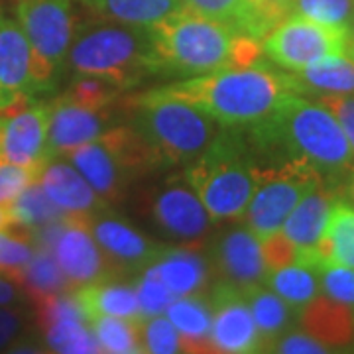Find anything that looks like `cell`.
<instances>
[{
  "label": "cell",
  "mask_w": 354,
  "mask_h": 354,
  "mask_svg": "<svg viewBox=\"0 0 354 354\" xmlns=\"http://www.w3.org/2000/svg\"><path fill=\"white\" fill-rule=\"evenodd\" d=\"M346 53H348V57L354 62V41L353 44H348V51H346Z\"/></svg>",
  "instance_id": "cell-49"
},
{
  "label": "cell",
  "mask_w": 354,
  "mask_h": 354,
  "mask_svg": "<svg viewBox=\"0 0 354 354\" xmlns=\"http://www.w3.org/2000/svg\"><path fill=\"white\" fill-rule=\"evenodd\" d=\"M260 244H262V256H264L268 274L283 268V266L295 264L299 260V250L295 248V244L281 230L262 239Z\"/></svg>",
  "instance_id": "cell-41"
},
{
  "label": "cell",
  "mask_w": 354,
  "mask_h": 354,
  "mask_svg": "<svg viewBox=\"0 0 354 354\" xmlns=\"http://www.w3.org/2000/svg\"><path fill=\"white\" fill-rule=\"evenodd\" d=\"M134 288H136V297H138L140 311H142L144 319L164 315L167 305L176 299V295L169 291V288L162 281V278L156 274L152 266L146 272L140 274Z\"/></svg>",
  "instance_id": "cell-38"
},
{
  "label": "cell",
  "mask_w": 354,
  "mask_h": 354,
  "mask_svg": "<svg viewBox=\"0 0 354 354\" xmlns=\"http://www.w3.org/2000/svg\"><path fill=\"white\" fill-rule=\"evenodd\" d=\"M50 102H32L10 116H4L0 136V162L32 169L39 177L53 160L48 148Z\"/></svg>",
  "instance_id": "cell-15"
},
{
  "label": "cell",
  "mask_w": 354,
  "mask_h": 354,
  "mask_svg": "<svg viewBox=\"0 0 354 354\" xmlns=\"http://www.w3.org/2000/svg\"><path fill=\"white\" fill-rule=\"evenodd\" d=\"M87 223L114 278L140 276L167 250V244L152 241L127 221L109 215V209L88 216Z\"/></svg>",
  "instance_id": "cell-12"
},
{
  "label": "cell",
  "mask_w": 354,
  "mask_h": 354,
  "mask_svg": "<svg viewBox=\"0 0 354 354\" xmlns=\"http://www.w3.org/2000/svg\"><path fill=\"white\" fill-rule=\"evenodd\" d=\"M185 179L215 223L244 216L258 183V164L242 128H223L185 169Z\"/></svg>",
  "instance_id": "cell-5"
},
{
  "label": "cell",
  "mask_w": 354,
  "mask_h": 354,
  "mask_svg": "<svg viewBox=\"0 0 354 354\" xmlns=\"http://www.w3.org/2000/svg\"><path fill=\"white\" fill-rule=\"evenodd\" d=\"M101 353L111 354H138L142 353L140 344V323L122 319V317H99L91 323Z\"/></svg>",
  "instance_id": "cell-34"
},
{
  "label": "cell",
  "mask_w": 354,
  "mask_h": 354,
  "mask_svg": "<svg viewBox=\"0 0 354 354\" xmlns=\"http://www.w3.org/2000/svg\"><path fill=\"white\" fill-rule=\"evenodd\" d=\"M26 301L24 290L10 279L0 274V305H20Z\"/></svg>",
  "instance_id": "cell-46"
},
{
  "label": "cell",
  "mask_w": 354,
  "mask_h": 354,
  "mask_svg": "<svg viewBox=\"0 0 354 354\" xmlns=\"http://www.w3.org/2000/svg\"><path fill=\"white\" fill-rule=\"evenodd\" d=\"M160 75L193 77L241 69L260 62L262 44L183 8L150 28Z\"/></svg>",
  "instance_id": "cell-2"
},
{
  "label": "cell",
  "mask_w": 354,
  "mask_h": 354,
  "mask_svg": "<svg viewBox=\"0 0 354 354\" xmlns=\"http://www.w3.org/2000/svg\"><path fill=\"white\" fill-rule=\"evenodd\" d=\"M264 286L278 293L293 311H301L321 293L319 266L304 262L283 266L268 274Z\"/></svg>",
  "instance_id": "cell-30"
},
{
  "label": "cell",
  "mask_w": 354,
  "mask_h": 354,
  "mask_svg": "<svg viewBox=\"0 0 354 354\" xmlns=\"http://www.w3.org/2000/svg\"><path fill=\"white\" fill-rule=\"evenodd\" d=\"M75 299L87 323H93L99 317H122L136 323L144 321L136 288L122 283L118 278L83 286L75 291Z\"/></svg>",
  "instance_id": "cell-21"
},
{
  "label": "cell",
  "mask_w": 354,
  "mask_h": 354,
  "mask_svg": "<svg viewBox=\"0 0 354 354\" xmlns=\"http://www.w3.org/2000/svg\"><path fill=\"white\" fill-rule=\"evenodd\" d=\"M14 225V215L10 207H0V230Z\"/></svg>",
  "instance_id": "cell-47"
},
{
  "label": "cell",
  "mask_w": 354,
  "mask_h": 354,
  "mask_svg": "<svg viewBox=\"0 0 354 354\" xmlns=\"http://www.w3.org/2000/svg\"><path fill=\"white\" fill-rule=\"evenodd\" d=\"M32 230L20 225H10L0 230V274L18 283L24 268L36 254Z\"/></svg>",
  "instance_id": "cell-32"
},
{
  "label": "cell",
  "mask_w": 354,
  "mask_h": 354,
  "mask_svg": "<svg viewBox=\"0 0 354 354\" xmlns=\"http://www.w3.org/2000/svg\"><path fill=\"white\" fill-rule=\"evenodd\" d=\"M130 127L153 148L162 164H191L221 134L223 127L201 109L152 88L127 101Z\"/></svg>",
  "instance_id": "cell-6"
},
{
  "label": "cell",
  "mask_w": 354,
  "mask_h": 354,
  "mask_svg": "<svg viewBox=\"0 0 354 354\" xmlns=\"http://www.w3.org/2000/svg\"><path fill=\"white\" fill-rule=\"evenodd\" d=\"M207 297L213 305V323L209 333L211 351L230 354L260 353L262 342L246 295L227 286L213 283Z\"/></svg>",
  "instance_id": "cell-16"
},
{
  "label": "cell",
  "mask_w": 354,
  "mask_h": 354,
  "mask_svg": "<svg viewBox=\"0 0 354 354\" xmlns=\"http://www.w3.org/2000/svg\"><path fill=\"white\" fill-rule=\"evenodd\" d=\"M348 195H351V201L354 203V174L353 179H351V185H348Z\"/></svg>",
  "instance_id": "cell-48"
},
{
  "label": "cell",
  "mask_w": 354,
  "mask_h": 354,
  "mask_svg": "<svg viewBox=\"0 0 354 354\" xmlns=\"http://www.w3.org/2000/svg\"><path fill=\"white\" fill-rule=\"evenodd\" d=\"M38 181V176L22 165L0 162V207H12L26 187Z\"/></svg>",
  "instance_id": "cell-40"
},
{
  "label": "cell",
  "mask_w": 354,
  "mask_h": 354,
  "mask_svg": "<svg viewBox=\"0 0 354 354\" xmlns=\"http://www.w3.org/2000/svg\"><path fill=\"white\" fill-rule=\"evenodd\" d=\"M67 69L73 75L106 79L122 91L146 77L160 75L150 30L109 20L77 28Z\"/></svg>",
  "instance_id": "cell-4"
},
{
  "label": "cell",
  "mask_w": 354,
  "mask_h": 354,
  "mask_svg": "<svg viewBox=\"0 0 354 354\" xmlns=\"http://www.w3.org/2000/svg\"><path fill=\"white\" fill-rule=\"evenodd\" d=\"M95 20L150 30L165 18L187 8L183 0H77Z\"/></svg>",
  "instance_id": "cell-23"
},
{
  "label": "cell",
  "mask_w": 354,
  "mask_h": 354,
  "mask_svg": "<svg viewBox=\"0 0 354 354\" xmlns=\"http://www.w3.org/2000/svg\"><path fill=\"white\" fill-rule=\"evenodd\" d=\"M291 14H299L315 22L353 28L354 0H293Z\"/></svg>",
  "instance_id": "cell-36"
},
{
  "label": "cell",
  "mask_w": 354,
  "mask_h": 354,
  "mask_svg": "<svg viewBox=\"0 0 354 354\" xmlns=\"http://www.w3.org/2000/svg\"><path fill=\"white\" fill-rule=\"evenodd\" d=\"M160 91L201 109L223 128L254 127L276 113L291 95L301 93L295 77L260 62L241 69L187 77Z\"/></svg>",
  "instance_id": "cell-1"
},
{
  "label": "cell",
  "mask_w": 354,
  "mask_h": 354,
  "mask_svg": "<svg viewBox=\"0 0 354 354\" xmlns=\"http://www.w3.org/2000/svg\"><path fill=\"white\" fill-rule=\"evenodd\" d=\"M335 197L329 189L319 185L313 191H309L301 201L295 205L290 216L286 218L281 232L290 239L295 248L299 250V260L304 264H317V246L327 228L329 215ZM319 266V264H317Z\"/></svg>",
  "instance_id": "cell-20"
},
{
  "label": "cell",
  "mask_w": 354,
  "mask_h": 354,
  "mask_svg": "<svg viewBox=\"0 0 354 354\" xmlns=\"http://www.w3.org/2000/svg\"><path fill=\"white\" fill-rule=\"evenodd\" d=\"M351 30L315 22L299 14H290L262 39L264 53L279 67L299 71L329 55L348 51Z\"/></svg>",
  "instance_id": "cell-11"
},
{
  "label": "cell",
  "mask_w": 354,
  "mask_h": 354,
  "mask_svg": "<svg viewBox=\"0 0 354 354\" xmlns=\"http://www.w3.org/2000/svg\"><path fill=\"white\" fill-rule=\"evenodd\" d=\"M120 95H122V88L116 87L106 79L95 75H75L62 97L91 111H104V109H111V104Z\"/></svg>",
  "instance_id": "cell-35"
},
{
  "label": "cell",
  "mask_w": 354,
  "mask_h": 354,
  "mask_svg": "<svg viewBox=\"0 0 354 354\" xmlns=\"http://www.w3.org/2000/svg\"><path fill=\"white\" fill-rule=\"evenodd\" d=\"M315 256L317 264H339L354 270V205L335 201Z\"/></svg>",
  "instance_id": "cell-26"
},
{
  "label": "cell",
  "mask_w": 354,
  "mask_h": 354,
  "mask_svg": "<svg viewBox=\"0 0 354 354\" xmlns=\"http://www.w3.org/2000/svg\"><path fill=\"white\" fill-rule=\"evenodd\" d=\"M321 293L354 307V270L339 264H319Z\"/></svg>",
  "instance_id": "cell-39"
},
{
  "label": "cell",
  "mask_w": 354,
  "mask_h": 354,
  "mask_svg": "<svg viewBox=\"0 0 354 354\" xmlns=\"http://www.w3.org/2000/svg\"><path fill=\"white\" fill-rule=\"evenodd\" d=\"M28 319L20 305H0V351H10L14 342L24 337Z\"/></svg>",
  "instance_id": "cell-42"
},
{
  "label": "cell",
  "mask_w": 354,
  "mask_h": 354,
  "mask_svg": "<svg viewBox=\"0 0 354 354\" xmlns=\"http://www.w3.org/2000/svg\"><path fill=\"white\" fill-rule=\"evenodd\" d=\"M14 12L32 51L34 91L50 93L64 77L75 38L73 0H14Z\"/></svg>",
  "instance_id": "cell-8"
},
{
  "label": "cell",
  "mask_w": 354,
  "mask_h": 354,
  "mask_svg": "<svg viewBox=\"0 0 354 354\" xmlns=\"http://www.w3.org/2000/svg\"><path fill=\"white\" fill-rule=\"evenodd\" d=\"M209 268L211 283L227 286L244 295L264 286L268 278L260 239L248 227L232 228L215 242Z\"/></svg>",
  "instance_id": "cell-13"
},
{
  "label": "cell",
  "mask_w": 354,
  "mask_h": 354,
  "mask_svg": "<svg viewBox=\"0 0 354 354\" xmlns=\"http://www.w3.org/2000/svg\"><path fill=\"white\" fill-rule=\"evenodd\" d=\"M165 317L179 330L183 353H213L209 341L211 323H213V305L209 301L207 293L176 297L167 305Z\"/></svg>",
  "instance_id": "cell-25"
},
{
  "label": "cell",
  "mask_w": 354,
  "mask_h": 354,
  "mask_svg": "<svg viewBox=\"0 0 354 354\" xmlns=\"http://www.w3.org/2000/svg\"><path fill=\"white\" fill-rule=\"evenodd\" d=\"M319 185L321 174L305 162L258 165V183L244 213L246 227L260 241L278 232L295 205Z\"/></svg>",
  "instance_id": "cell-9"
},
{
  "label": "cell",
  "mask_w": 354,
  "mask_h": 354,
  "mask_svg": "<svg viewBox=\"0 0 354 354\" xmlns=\"http://www.w3.org/2000/svg\"><path fill=\"white\" fill-rule=\"evenodd\" d=\"M111 122V109L91 111L57 97L50 102L48 148L51 158H67L75 148L99 138Z\"/></svg>",
  "instance_id": "cell-18"
},
{
  "label": "cell",
  "mask_w": 354,
  "mask_h": 354,
  "mask_svg": "<svg viewBox=\"0 0 354 354\" xmlns=\"http://www.w3.org/2000/svg\"><path fill=\"white\" fill-rule=\"evenodd\" d=\"M140 344H142V353H183L179 330L174 327V323L165 317V313L148 317L140 323Z\"/></svg>",
  "instance_id": "cell-37"
},
{
  "label": "cell",
  "mask_w": 354,
  "mask_h": 354,
  "mask_svg": "<svg viewBox=\"0 0 354 354\" xmlns=\"http://www.w3.org/2000/svg\"><path fill=\"white\" fill-rule=\"evenodd\" d=\"M140 207L160 236L195 250L209 241L215 223L185 177L167 179L162 187L144 193Z\"/></svg>",
  "instance_id": "cell-10"
},
{
  "label": "cell",
  "mask_w": 354,
  "mask_h": 354,
  "mask_svg": "<svg viewBox=\"0 0 354 354\" xmlns=\"http://www.w3.org/2000/svg\"><path fill=\"white\" fill-rule=\"evenodd\" d=\"M2 128H4V116H0V136H2Z\"/></svg>",
  "instance_id": "cell-50"
},
{
  "label": "cell",
  "mask_w": 354,
  "mask_h": 354,
  "mask_svg": "<svg viewBox=\"0 0 354 354\" xmlns=\"http://www.w3.org/2000/svg\"><path fill=\"white\" fill-rule=\"evenodd\" d=\"M270 353H283V354H323L330 353L327 344L317 341L305 330H288L274 342Z\"/></svg>",
  "instance_id": "cell-43"
},
{
  "label": "cell",
  "mask_w": 354,
  "mask_h": 354,
  "mask_svg": "<svg viewBox=\"0 0 354 354\" xmlns=\"http://www.w3.org/2000/svg\"><path fill=\"white\" fill-rule=\"evenodd\" d=\"M293 73L301 93L307 87L321 95H354V62L348 53L323 57Z\"/></svg>",
  "instance_id": "cell-29"
},
{
  "label": "cell",
  "mask_w": 354,
  "mask_h": 354,
  "mask_svg": "<svg viewBox=\"0 0 354 354\" xmlns=\"http://www.w3.org/2000/svg\"><path fill=\"white\" fill-rule=\"evenodd\" d=\"M254 8L258 10V14L264 18V22L268 28H276V26L288 18L291 14V4L293 0H252Z\"/></svg>",
  "instance_id": "cell-45"
},
{
  "label": "cell",
  "mask_w": 354,
  "mask_h": 354,
  "mask_svg": "<svg viewBox=\"0 0 354 354\" xmlns=\"http://www.w3.org/2000/svg\"><path fill=\"white\" fill-rule=\"evenodd\" d=\"M152 268L176 297L207 293L211 286L209 262L195 252V248L167 246Z\"/></svg>",
  "instance_id": "cell-22"
},
{
  "label": "cell",
  "mask_w": 354,
  "mask_h": 354,
  "mask_svg": "<svg viewBox=\"0 0 354 354\" xmlns=\"http://www.w3.org/2000/svg\"><path fill=\"white\" fill-rule=\"evenodd\" d=\"M36 95L32 51L22 26L0 10V116H10Z\"/></svg>",
  "instance_id": "cell-17"
},
{
  "label": "cell",
  "mask_w": 354,
  "mask_h": 354,
  "mask_svg": "<svg viewBox=\"0 0 354 354\" xmlns=\"http://www.w3.org/2000/svg\"><path fill=\"white\" fill-rule=\"evenodd\" d=\"M246 301L250 305L254 323L260 335L262 353L270 351L274 342L278 341L283 333L290 330L293 309L268 286H258L248 291Z\"/></svg>",
  "instance_id": "cell-28"
},
{
  "label": "cell",
  "mask_w": 354,
  "mask_h": 354,
  "mask_svg": "<svg viewBox=\"0 0 354 354\" xmlns=\"http://www.w3.org/2000/svg\"><path fill=\"white\" fill-rule=\"evenodd\" d=\"M185 6L203 14L236 34L264 39L270 28L254 8L252 0H183Z\"/></svg>",
  "instance_id": "cell-27"
},
{
  "label": "cell",
  "mask_w": 354,
  "mask_h": 354,
  "mask_svg": "<svg viewBox=\"0 0 354 354\" xmlns=\"http://www.w3.org/2000/svg\"><path fill=\"white\" fill-rule=\"evenodd\" d=\"M87 218L88 216L65 213L62 227L51 244V252L71 290L114 278L101 246L88 228Z\"/></svg>",
  "instance_id": "cell-14"
},
{
  "label": "cell",
  "mask_w": 354,
  "mask_h": 354,
  "mask_svg": "<svg viewBox=\"0 0 354 354\" xmlns=\"http://www.w3.org/2000/svg\"><path fill=\"white\" fill-rule=\"evenodd\" d=\"M38 183L51 201L67 215L91 216L109 209V203L91 187L83 174L71 162L53 158L41 169Z\"/></svg>",
  "instance_id": "cell-19"
},
{
  "label": "cell",
  "mask_w": 354,
  "mask_h": 354,
  "mask_svg": "<svg viewBox=\"0 0 354 354\" xmlns=\"http://www.w3.org/2000/svg\"><path fill=\"white\" fill-rule=\"evenodd\" d=\"M10 209L14 215V225H20L30 230L51 225L65 216L64 211L46 195V191L41 189L38 181L26 187Z\"/></svg>",
  "instance_id": "cell-33"
},
{
  "label": "cell",
  "mask_w": 354,
  "mask_h": 354,
  "mask_svg": "<svg viewBox=\"0 0 354 354\" xmlns=\"http://www.w3.org/2000/svg\"><path fill=\"white\" fill-rule=\"evenodd\" d=\"M250 132V148L256 152H281L283 162H305L319 174H339L351 167L354 150L339 120L321 102L291 95L272 116L242 128Z\"/></svg>",
  "instance_id": "cell-3"
},
{
  "label": "cell",
  "mask_w": 354,
  "mask_h": 354,
  "mask_svg": "<svg viewBox=\"0 0 354 354\" xmlns=\"http://www.w3.org/2000/svg\"><path fill=\"white\" fill-rule=\"evenodd\" d=\"M353 28H354V20H353Z\"/></svg>",
  "instance_id": "cell-51"
},
{
  "label": "cell",
  "mask_w": 354,
  "mask_h": 354,
  "mask_svg": "<svg viewBox=\"0 0 354 354\" xmlns=\"http://www.w3.org/2000/svg\"><path fill=\"white\" fill-rule=\"evenodd\" d=\"M319 102L339 120L354 150V95H323Z\"/></svg>",
  "instance_id": "cell-44"
},
{
  "label": "cell",
  "mask_w": 354,
  "mask_h": 354,
  "mask_svg": "<svg viewBox=\"0 0 354 354\" xmlns=\"http://www.w3.org/2000/svg\"><path fill=\"white\" fill-rule=\"evenodd\" d=\"M301 327L327 346H344L354 339V307L319 293L301 309Z\"/></svg>",
  "instance_id": "cell-24"
},
{
  "label": "cell",
  "mask_w": 354,
  "mask_h": 354,
  "mask_svg": "<svg viewBox=\"0 0 354 354\" xmlns=\"http://www.w3.org/2000/svg\"><path fill=\"white\" fill-rule=\"evenodd\" d=\"M18 286L24 290L26 299H30L32 304L55 293L71 291V286L57 264L53 252L44 246L36 248L34 258L26 266L22 276L18 279Z\"/></svg>",
  "instance_id": "cell-31"
},
{
  "label": "cell",
  "mask_w": 354,
  "mask_h": 354,
  "mask_svg": "<svg viewBox=\"0 0 354 354\" xmlns=\"http://www.w3.org/2000/svg\"><path fill=\"white\" fill-rule=\"evenodd\" d=\"M67 158L106 203L122 201L140 177L165 167L130 124L106 128L99 138L75 148Z\"/></svg>",
  "instance_id": "cell-7"
}]
</instances>
